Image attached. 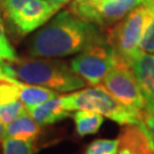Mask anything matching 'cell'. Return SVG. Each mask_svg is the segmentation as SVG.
Instances as JSON below:
<instances>
[{
    "instance_id": "1",
    "label": "cell",
    "mask_w": 154,
    "mask_h": 154,
    "mask_svg": "<svg viewBox=\"0 0 154 154\" xmlns=\"http://www.w3.org/2000/svg\"><path fill=\"white\" fill-rule=\"evenodd\" d=\"M104 40L102 28L97 24L85 21L71 11H63L33 34L28 51L33 57L61 58Z\"/></svg>"
},
{
    "instance_id": "2",
    "label": "cell",
    "mask_w": 154,
    "mask_h": 154,
    "mask_svg": "<svg viewBox=\"0 0 154 154\" xmlns=\"http://www.w3.org/2000/svg\"><path fill=\"white\" fill-rule=\"evenodd\" d=\"M7 75L25 83L42 86L58 93H69L86 87L87 82L66 62L51 57H16L0 62Z\"/></svg>"
},
{
    "instance_id": "3",
    "label": "cell",
    "mask_w": 154,
    "mask_h": 154,
    "mask_svg": "<svg viewBox=\"0 0 154 154\" xmlns=\"http://www.w3.org/2000/svg\"><path fill=\"white\" fill-rule=\"evenodd\" d=\"M62 105L67 111L87 110L97 112L119 125L138 123L139 112L122 104L103 85L85 88L62 96Z\"/></svg>"
},
{
    "instance_id": "4",
    "label": "cell",
    "mask_w": 154,
    "mask_h": 154,
    "mask_svg": "<svg viewBox=\"0 0 154 154\" xmlns=\"http://www.w3.org/2000/svg\"><path fill=\"white\" fill-rule=\"evenodd\" d=\"M153 15L154 4L153 0H149L129 11L106 33V41L114 48L118 55L130 64L142 51L138 49V45Z\"/></svg>"
},
{
    "instance_id": "5",
    "label": "cell",
    "mask_w": 154,
    "mask_h": 154,
    "mask_svg": "<svg viewBox=\"0 0 154 154\" xmlns=\"http://www.w3.org/2000/svg\"><path fill=\"white\" fill-rule=\"evenodd\" d=\"M0 7L15 32L22 37L37 31L62 8L47 0H0Z\"/></svg>"
},
{
    "instance_id": "6",
    "label": "cell",
    "mask_w": 154,
    "mask_h": 154,
    "mask_svg": "<svg viewBox=\"0 0 154 154\" xmlns=\"http://www.w3.org/2000/svg\"><path fill=\"white\" fill-rule=\"evenodd\" d=\"M102 82L118 100L128 107L140 112L149 105L138 85L131 64L118 54L114 65Z\"/></svg>"
},
{
    "instance_id": "7",
    "label": "cell",
    "mask_w": 154,
    "mask_h": 154,
    "mask_svg": "<svg viewBox=\"0 0 154 154\" xmlns=\"http://www.w3.org/2000/svg\"><path fill=\"white\" fill-rule=\"evenodd\" d=\"M116 51L106 40L90 45L70 62L72 70L91 86L103 81L113 67Z\"/></svg>"
},
{
    "instance_id": "8",
    "label": "cell",
    "mask_w": 154,
    "mask_h": 154,
    "mask_svg": "<svg viewBox=\"0 0 154 154\" xmlns=\"http://www.w3.org/2000/svg\"><path fill=\"white\" fill-rule=\"evenodd\" d=\"M149 0H83L73 1L71 11L102 29L112 26L129 11Z\"/></svg>"
},
{
    "instance_id": "9",
    "label": "cell",
    "mask_w": 154,
    "mask_h": 154,
    "mask_svg": "<svg viewBox=\"0 0 154 154\" xmlns=\"http://www.w3.org/2000/svg\"><path fill=\"white\" fill-rule=\"evenodd\" d=\"M20 80L7 75L0 64V123L7 125L26 112L18 97Z\"/></svg>"
},
{
    "instance_id": "10",
    "label": "cell",
    "mask_w": 154,
    "mask_h": 154,
    "mask_svg": "<svg viewBox=\"0 0 154 154\" xmlns=\"http://www.w3.org/2000/svg\"><path fill=\"white\" fill-rule=\"evenodd\" d=\"M118 153L120 154H152L154 143L145 127L138 123L122 125L118 136Z\"/></svg>"
},
{
    "instance_id": "11",
    "label": "cell",
    "mask_w": 154,
    "mask_h": 154,
    "mask_svg": "<svg viewBox=\"0 0 154 154\" xmlns=\"http://www.w3.org/2000/svg\"><path fill=\"white\" fill-rule=\"evenodd\" d=\"M131 66L147 104L154 106V55L140 51Z\"/></svg>"
},
{
    "instance_id": "12",
    "label": "cell",
    "mask_w": 154,
    "mask_h": 154,
    "mask_svg": "<svg viewBox=\"0 0 154 154\" xmlns=\"http://www.w3.org/2000/svg\"><path fill=\"white\" fill-rule=\"evenodd\" d=\"M26 111L41 126L53 125L70 116V111L65 110L62 105V96H56L44 103L28 106Z\"/></svg>"
},
{
    "instance_id": "13",
    "label": "cell",
    "mask_w": 154,
    "mask_h": 154,
    "mask_svg": "<svg viewBox=\"0 0 154 154\" xmlns=\"http://www.w3.org/2000/svg\"><path fill=\"white\" fill-rule=\"evenodd\" d=\"M41 132L40 125L26 112L17 116L15 120L5 125L2 137H13L35 142Z\"/></svg>"
},
{
    "instance_id": "14",
    "label": "cell",
    "mask_w": 154,
    "mask_h": 154,
    "mask_svg": "<svg viewBox=\"0 0 154 154\" xmlns=\"http://www.w3.org/2000/svg\"><path fill=\"white\" fill-rule=\"evenodd\" d=\"M73 120L75 132L80 137H85L88 135L97 134L104 122V118L102 114L94 111L77 110L73 114Z\"/></svg>"
},
{
    "instance_id": "15",
    "label": "cell",
    "mask_w": 154,
    "mask_h": 154,
    "mask_svg": "<svg viewBox=\"0 0 154 154\" xmlns=\"http://www.w3.org/2000/svg\"><path fill=\"white\" fill-rule=\"evenodd\" d=\"M56 96H58V91H55L53 89L42 87V86H37V85H31V83H25L23 81L20 82L18 97L22 100L23 104L25 105V107L44 103Z\"/></svg>"
},
{
    "instance_id": "16",
    "label": "cell",
    "mask_w": 154,
    "mask_h": 154,
    "mask_svg": "<svg viewBox=\"0 0 154 154\" xmlns=\"http://www.w3.org/2000/svg\"><path fill=\"white\" fill-rule=\"evenodd\" d=\"M2 152L5 154H32L37 152L35 142L24 140L13 137H2L0 139Z\"/></svg>"
},
{
    "instance_id": "17",
    "label": "cell",
    "mask_w": 154,
    "mask_h": 154,
    "mask_svg": "<svg viewBox=\"0 0 154 154\" xmlns=\"http://www.w3.org/2000/svg\"><path fill=\"white\" fill-rule=\"evenodd\" d=\"M118 139H95L86 147L87 154H116L118 153Z\"/></svg>"
},
{
    "instance_id": "18",
    "label": "cell",
    "mask_w": 154,
    "mask_h": 154,
    "mask_svg": "<svg viewBox=\"0 0 154 154\" xmlns=\"http://www.w3.org/2000/svg\"><path fill=\"white\" fill-rule=\"evenodd\" d=\"M138 49L145 53H154V15L145 29L142 40L138 45Z\"/></svg>"
},
{
    "instance_id": "19",
    "label": "cell",
    "mask_w": 154,
    "mask_h": 154,
    "mask_svg": "<svg viewBox=\"0 0 154 154\" xmlns=\"http://www.w3.org/2000/svg\"><path fill=\"white\" fill-rule=\"evenodd\" d=\"M139 122L145 127L154 143V106L147 105L143 111L139 112Z\"/></svg>"
},
{
    "instance_id": "20",
    "label": "cell",
    "mask_w": 154,
    "mask_h": 154,
    "mask_svg": "<svg viewBox=\"0 0 154 154\" xmlns=\"http://www.w3.org/2000/svg\"><path fill=\"white\" fill-rule=\"evenodd\" d=\"M16 57V51L11 45V42L8 44L0 42V62H11Z\"/></svg>"
},
{
    "instance_id": "21",
    "label": "cell",
    "mask_w": 154,
    "mask_h": 154,
    "mask_svg": "<svg viewBox=\"0 0 154 154\" xmlns=\"http://www.w3.org/2000/svg\"><path fill=\"white\" fill-rule=\"evenodd\" d=\"M0 42L1 44H8L9 40L5 33V28L2 25V18H0Z\"/></svg>"
},
{
    "instance_id": "22",
    "label": "cell",
    "mask_w": 154,
    "mask_h": 154,
    "mask_svg": "<svg viewBox=\"0 0 154 154\" xmlns=\"http://www.w3.org/2000/svg\"><path fill=\"white\" fill-rule=\"evenodd\" d=\"M47 1H49L51 4H54V5H57L60 6V7H63L64 5H66L70 0H47Z\"/></svg>"
},
{
    "instance_id": "23",
    "label": "cell",
    "mask_w": 154,
    "mask_h": 154,
    "mask_svg": "<svg viewBox=\"0 0 154 154\" xmlns=\"http://www.w3.org/2000/svg\"><path fill=\"white\" fill-rule=\"evenodd\" d=\"M4 129H5V125L0 123V139L2 138V135H4Z\"/></svg>"
},
{
    "instance_id": "24",
    "label": "cell",
    "mask_w": 154,
    "mask_h": 154,
    "mask_svg": "<svg viewBox=\"0 0 154 154\" xmlns=\"http://www.w3.org/2000/svg\"><path fill=\"white\" fill-rule=\"evenodd\" d=\"M73 1H77L78 2V1H83V0H73Z\"/></svg>"
},
{
    "instance_id": "25",
    "label": "cell",
    "mask_w": 154,
    "mask_h": 154,
    "mask_svg": "<svg viewBox=\"0 0 154 154\" xmlns=\"http://www.w3.org/2000/svg\"><path fill=\"white\" fill-rule=\"evenodd\" d=\"M153 4H154V0H153Z\"/></svg>"
},
{
    "instance_id": "26",
    "label": "cell",
    "mask_w": 154,
    "mask_h": 154,
    "mask_svg": "<svg viewBox=\"0 0 154 154\" xmlns=\"http://www.w3.org/2000/svg\"><path fill=\"white\" fill-rule=\"evenodd\" d=\"M107 1H109V0H107Z\"/></svg>"
}]
</instances>
